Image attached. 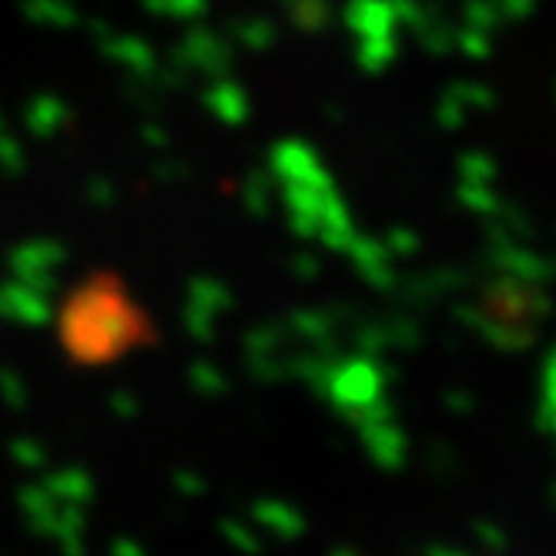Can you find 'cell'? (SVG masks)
<instances>
[{
    "instance_id": "obj_1",
    "label": "cell",
    "mask_w": 556,
    "mask_h": 556,
    "mask_svg": "<svg viewBox=\"0 0 556 556\" xmlns=\"http://www.w3.org/2000/svg\"><path fill=\"white\" fill-rule=\"evenodd\" d=\"M58 339L71 363L104 369L151 345L154 323L114 271H94L64 299Z\"/></svg>"
}]
</instances>
